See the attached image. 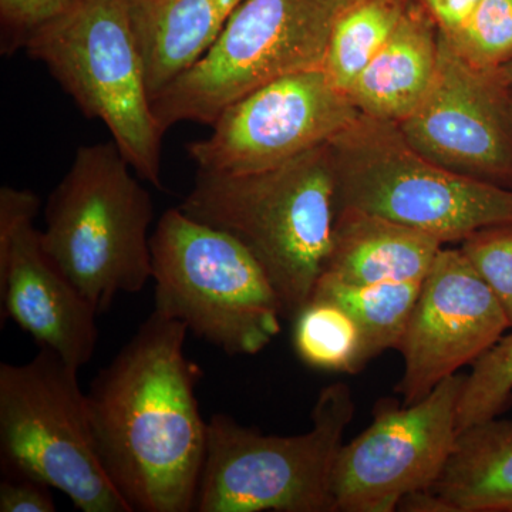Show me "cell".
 I'll return each mask as SVG.
<instances>
[{
  "instance_id": "obj_1",
  "label": "cell",
  "mask_w": 512,
  "mask_h": 512,
  "mask_svg": "<svg viewBox=\"0 0 512 512\" xmlns=\"http://www.w3.org/2000/svg\"><path fill=\"white\" fill-rule=\"evenodd\" d=\"M187 335L184 323L153 311L86 393L101 464L131 512L195 511L208 423Z\"/></svg>"
},
{
  "instance_id": "obj_2",
  "label": "cell",
  "mask_w": 512,
  "mask_h": 512,
  "mask_svg": "<svg viewBox=\"0 0 512 512\" xmlns=\"http://www.w3.org/2000/svg\"><path fill=\"white\" fill-rule=\"evenodd\" d=\"M178 208L244 245L268 275L285 318H295L311 301L332 248L336 183L329 146L258 173L198 171Z\"/></svg>"
},
{
  "instance_id": "obj_3",
  "label": "cell",
  "mask_w": 512,
  "mask_h": 512,
  "mask_svg": "<svg viewBox=\"0 0 512 512\" xmlns=\"http://www.w3.org/2000/svg\"><path fill=\"white\" fill-rule=\"evenodd\" d=\"M114 141L80 147L47 200L42 245L97 312L153 276L150 192Z\"/></svg>"
},
{
  "instance_id": "obj_4",
  "label": "cell",
  "mask_w": 512,
  "mask_h": 512,
  "mask_svg": "<svg viewBox=\"0 0 512 512\" xmlns=\"http://www.w3.org/2000/svg\"><path fill=\"white\" fill-rule=\"evenodd\" d=\"M23 49L45 64L87 119L104 124L141 180L163 187L165 131L154 114L124 0H72L33 30Z\"/></svg>"
},
{
  "instance_id": "obj_5",
  "label": "cell",
  "mask_w": 512,
  "mask_h": 512,
  "mask_svg": "<svg viewBox=\"0 0 512 512\" xmlns=\"http://www.w3.org/2000/svg\"><path fill=\"white\" fill-rule=\"evenodd\" d=\"M151 268L154 312L227 355H258L281 333V302L255 256L180 208L157 222Z\"/></svg>"
},
{
  "instance_id": "obj_6",
  "label": "cell",
  "mask_w": 512,
  "mask_h": 512,
  "mask_svg": "<svg viewBox=\"0 0 512 512\" xmlns=\"http://www.w3.org/2000/svg\"><path fill=\"white\" fill-rule=\"evenodd\" d=\"M336 210L356 208L444 245L512 224V190L464 177L421 156L397 124L359 117L328 144Z\"/></svg>"
},
{
  "instance_id": "obj_7",
  "label": "cell",
  "mask_w": 512,
  "mask_h": 512,
  "mask_svg": "<svg viewBox=\"0 0 512 512\" xmlns=\"http://www.w3.org/2000/svg\"><path fill=\"white\" fill-rule=\"evenodd\" d=\"M353 416L343 383L319 393L311 429L296 436H266L215 414L195 511L333 512V467Z\"/></svg>"
},
{
  "instance_id": "obj_8",
  "label": "cell",
  "mask_w": 512,
  "mask_h": 512,
  "mask_svg": "<svg viewBox=\"0 0 512 512\" xmlns=\"http://www.w3.org/2000/svg\"><path fill=\"white\" fill-rule=\"evenodd\" d=\"M355 0H242L211 49L153 100L161 128L211 126L265 84L323 69L333 26Z\"/></svg>"
},
{
  "instance_id": "obj_9",
  "label": "cell",
  "mask_w": 512,
  "mask_h": 512,
  "mask_svg": "<svg viewBox=\"0 0 512 512\" xmlns=\"http://www.w3.org/2000/svg\"><path fill=\"white\" fill-rule=\"evenodd\" d=\"M77 373L46 348L0 365L2 471L59 490L83 512H131L101 464Z\"/></svg>"
},
{
  "instance_id": "obj_10",
  "label": "cell",
  "mask_w": 512,
  "mask_h": 512,
  "mask_svg": "<svg viewBox=\"0 0 512 512\" xmlns=\"http://www.w3.org/2000/svg\"><path fill=\"white\" fill-rule=\"evenodd\" d=\"M466 376L447 377L417 403L379 406L373 423L340 447L333 512H392L407 495L436 484L456 444Z\"/></svg>"
},
{
  "instance_id": "obj_11",
  "label": "cell",
  "mask_w": 512,
  "mask_h": 512,
  "mask_svg": "<svg viewBox=\"0 0 512 512\" xmlns=\"http://www.w3.org/2000/svg\"><path fill=\"white\" fill-rule=\"evenodd\" d=\"M359 116L325 70H306L232 103L187 150L202 173H258L326 146Z\"/></svg>"
},
{
  "instance_id": "obj_12",
  "label": "cell",
  "mask_w": 512,
  "mask_h": 512,
  "mask_svg": "<svg viewBox=\"0 0 512 512\" xmlns=\"http://www.w3.org/2000/svg\"><path fill=\"white\" fill-rule=\"evenodd\" d=\"M397 127L427 160L512 190V87L501 69L474 66L441 33L433 86Z\"/></svg>"
},
{
  "instance_id": "obj_13",
  "label": "cell",
  "mask_w": 512,
  "mask_h": 512,
  "mask_svg": "<svg viewBox=\"0 0 512 512\" xmlns=\"http://www.w3.org/2000/svg\"><path fill=\"white\" fill-rule=\"evenodd\" d=\"M511 329L503 306L461 248L444 245L424 278L399 352L396 386L413 404L474 363Z\"/></svg>"
},
{
  "instance_id": "obj_14",
  "label": "cell",
  "mask_w": 512,
  "mask_h": 512,
  "mask_svg": "<svg viewBox=\"0 0 512 512\" xmlns=\"http://www.w3.org/2000/svg\"><path fill=\"white\" fill-rule=\"evenodd\" d=\"M39 208L35 192L0 188L2 323L10 316L40 348L80 369L96 352L100 313L46 254L33 224Z\"/></svg>"
},
{
  "instance_id": "obj_15",
  "label": "cell",
  "mask_w": 512,
  "mask_h": 512,
  "mask_svg": "<svg viewBox=\"0 0 512 512\" xmlns=\"http://www.w3.org/2000/svg\"><path fill=\"white\" fill-rule=\"evenodd\" d=\"M443 247L439 239L382 215L338 208L322 275L352 285L423 282Z\"/></svg>"
},
{
  "instance_id": "obj_16",
  "label": "cell",
  "mask_w": 512,
  "mask_h": 512,
  "mask_svg": "<svg viewBox=\"0 0 512 512\" xmlns=\"http://www.w3.org/2000/svg\"><path fill=\"white\" fill-rule=\"evenodd\" d=\"M440 60L436 22L417 0L349 89L360 114L399 124L430 92Z\"/></svg>"
},
{
  "instance_id": "obj_17",
  "label": "cell",
  "mask_w": 512,
  "mask_h": 512,
  "mask_svg": "<svg viewBox=\"0 0 512 512\" xmlns=\"http://www.w3.org/2000/svg\"><path fill=\"white\" fill-rule=\"evenodd\" d=\"M242 0H124L151 99L200 62Z\"/></svg>"
},
{
  "instance_id": "obj_18",
  "label": "cell",
  "mask_w": 512,
  "mask_h": 512,
  "mask_svg": "<svg viewBox=\"0 0 512 512\" xmlns=\"http://www.w3.org/2000/svg\"><path fill=\"white\" fill-rule=\"evenodd\" d=\"M430 490L450 512H512V420L494 417L458 431Z\"/></svg>"
},
{
  "instance_id": "obj_19",
  "label": "cell",
  "mask_w": 512,
  "mask_h": 512,
  "mask_svg": "<svg viewBox=\"0 0 512 512\" xmlns=\"http://www.w3.org/2000/svg\"><path fill=\"white\" fill-rule=\"evenodd\" d=\"M423 282L352 285L320 276L311 299L340 306L355 320L365 366L389 349H399Z\"/></svg>"
},
{
  "instance_id": "obj_20",
  "label": "cell",
  "mask_w": 512,
  "mask_h": 512,
  "mask_svg": "<svg viewBox=\"0 0 512 512\" xmlns=\"http://www.w3.org/2000/svg\"><path fill=\"white\" fill-rule=\"evenodd\" d=\"M410 0H355L340 13L330 35L323 70L348 93L399 26Z\"/></svg>"
},
{
  "instance_id": "obj_21",
  "label": "cell",
  "mask_w": 512,
  "mask_h": 512,
  "mask_svg": "<svg viewBox=\"0 0 512 512\" xmlns=\"http://www.w3.org/2000/svg\"><path fill=\"white\" fill-rule=\"evenodd\" d=\"M293 319V346L303 363L336 373H357L365 367L360 330L340 306L311 299Z\"/></svg>"
},
{
  "instance_id": "obj_22",
  "label": "cell",
  "mask_w": 512,
  "mask_h": 512,
  "mask_svg": "<svg viewBox=\"0 0 512 512\" xmlns=\"http://www.w3.org/2000/svg\"><path fill=\"white\" fill-rule=\"evenodd\" d=\"M458 403V431L500 417L512 404V333L474 363Z\"/></svg>"
},
{
  "instance_id": "obj_23",
  "label": "cell",
  "mask_w": 512,
  "mask_h": 512,
  "mask_svg": "<svg viewBox=\"0 0 512 512\" xmlns=\"http://www.w3.org/2000/svg\"><path fill=\"white\" fill-rule=\"evenodd\" d=\"M446 37L474 66L503 69L512 60V0H481L463 28Z\"/></svg>"
},
{
  "instance_id": "obj_24",
  "label": "cell",
  "mask_w": 512,
  "mask_h": 512,
  "mask_svg": "<svg viewBox=\"0 0 512 512\" xmlns=\"http://www.w3.org/2000/svg\"><path fill=\"white\" fill-rule=\"evenodd\" d=\"M460 248L497 296L512 329V224L481 229Z\"/></svg>"
},
{
  "instance_id": "obj_25",
  "label": "cell",
  "mask_w": 512,
  "mask_h": 512,
  "mask_svg": "<svg viewBox=\"0 0 512 512\" xmlns=\"http://www.w3.org/2000/svg\"><path fill=\"white\" fill-rule=\"evenodd\" d=\"M72 0H0L3 55L25 47L33 30L63 12Z\"/></svg>"
},
{
  "instance_id": "obj_26",
  "label": "cell",
  "mask_w": 512,
  "mask_h": 512,
  "mask_svg": "<svg viewBox=\"0 0 512 512\" xmlns=\"http://www.w3.org/2000/svg\"><path fill=\"white\" fill-rule=\"evenodd\" d=\"M0 512H55L49 485L22 474L3 473Z\"/></svg>"
},
{
  "instance_id": "obj_27",
  "label": "cell",
  "mask_w": 512,
  "mask_h": 512,
  "mask_svg": "<svg viewBox=\"0 0 512 512\" xmlns=\"http://www.w3.org/2000/svg\"><path fill=\"white\" fill-rule=\"evenodd\" d=\"M436 22L439 32L453 36L463 28L481 0H417Z\"/></svg>"
},
{
  "instance_id": "obj_28",
  "label": "cell",
  "mask_w": 512,
  "mask_h": 512,
  "mask_svg": "<svg viewBox=\"0 0 512 512\" xmlns=\"http://www.w3.org/2000/svg\"><path fill=\"white\" fill-rule=\"evenodd\" d=\"M501 72H503L505 80H507L508 84L512 87V60L510 63L505 64Z\"/></svg>"
}]
</instances>
